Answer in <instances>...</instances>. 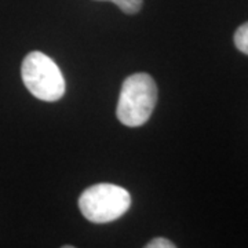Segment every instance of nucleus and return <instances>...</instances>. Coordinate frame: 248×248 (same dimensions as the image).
I'll use <instances>...</instances> for the list:
<instances>
[{
  "label": "nucleus",
  "mask_w": 248,
  "mask_h": 248,
  "mask_svg": "<svg viewBox=\"0 0 248 248\" xmlns=\"http://www.w3.org/2000/svg\"><path fill=\"white\" fill-rule=\"evenodd\" d=\"M157 104V86L148 73H135L123 81L116 115L127 127L145 124Z\"/></svg>",
  "instance_id": "1"
},
{
  "label": "nucleus",
  "mask_w": 248,
  "mask_h": 248,
  "mask_svg": "<svg viewBox=\"0 0 248 248\" xmlns=\"http://www.w3.org/2000/svg\"><path fill=\"white\" fill-rule=\"evenodd\" d=\"M21 76L25 87L37 99L54 102L65 94V80L60 66L40 51H32L24 58Z\"/></svg>",
  "instance_id": "2"
},
{
  "label": "nucleus",
  "mask_w": 248,
  "mask_h": 248,
  "mask_svg": "<svg viewBox=\"0 0 248 248\" xmlns=\"http://www.w3.org/2000/svg\"><path fill=\"white\" fill-rule=\"evenodd\" d=\"M131 205V196L122 186L97 184L87 187L79 199L83 217L94 223H108L122 218Z\"/></svg>",
  "instance_id": "3"
},
{
  "label": "nucleus",
  "mask_w": 248,
  "mask_h": 248,
  "mask_svg": "<svg viewBox=\"0 0 248 248\" xmlns=\"http://www.w3.org/2000/svg\"><path fill=\"white\" fill-rule=\"evenodd\" d=\"M234 46L236 48L241 51L243 54L248 55V21L244 22L241 27L237 28V31L234 32Z\"/></svg>",
  "instance_id": "4"
},
{
  "label": "nucleus",
  "mask_w": 248,
  "mask_h": 248,
  "mask_svg": "<svg viewBox=\"0 0 248 248\" xmlns=\"http://www.w3.org/2000/svg\"><path fill=\"white\" fill-rule=\"evenodd\" d=\"M99 1H112L125 14H137L142 7V0H99Z\"/></svg>",
  "instance_id": "5"
},
{
  "label": "nucleus",
  "mask_w": 248,
  "mask_h": 248,
  "mask_svg": "<svg viewBox=\"0 0 248 248\" xmlns=\"http://www.w3.org/2000/svg\"><path fill=\"white\" fill-rule=\"evenodd\" d=\"M146 248H175V244L172 241H170L169 239H164V237H156V239H152L146 246Z\"/></svg>",
  "instance_id": "6"
}]
</instances>
